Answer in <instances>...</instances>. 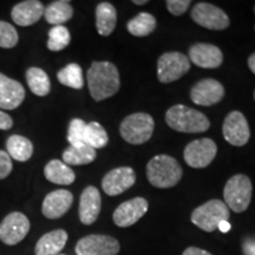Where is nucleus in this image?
Wrapping results in <instances>:
<instances>
[{
	"mask_svg": "<svg viewBox=\"0 0 255 255\" xmlns=\"http://www.w3.org/2000/svg\"><path fill=\"white\" fill-rule=\"evenodd\" d=\"M87 77L91 97L97 102L113 97L120 90V72L110 62H94Z\"/></svg>",
	"mask_w": 255,
	"mask_h": 255,
	"instance_id": "1",
	"label": "nucleus"
},
{
	"mask_svg": "<svg viewBox=\"0 0 255 255\" xmlns=\"http://www.w3.org/2000/svg\"><path fill=\"white\" fill-rule=\"evenodd\" d=\"M182 168L174 157L169 155H156L146 165V177L156 188L175 187L182 178Z\"/></svg>",
	"mask_w": 255,
	"mask_h": 255,
	"instance_id": "2",
	"label": "nucleus"
},
{
	"mask_svg": "<svg viewBox=\"0 0 255 255\" xmlns=\"http://www.w3.org/2000/svg\"><path fill=\"white\" fill-rule=\"evenodd\" d=\"M165 122L171 129L188 133L205 132L210 127L206 115L182 104L174 105L168 109L165 113Z\"/></svg>",
	"mask_w": 255,
	"mask_h": 255,
	"instance_id": "3",
	"label": "nucleus"
},
{
	"mask_svg": "<svg viewBox=\"0 0 255 255\" xmlns=\"http://www.w3.org/2000/svg\"><path fill=\"white\" fill-rule=\"evenodd\" d=\"M155 128L154 119L149 114L136 113L129 115L120 127L121 136L130 144H143L152 136Z\"/></svg>",
	"mask_w": 255,
	"mask_h": 255,
	"instance_id": "4",
	"label": "nucleus"
},
{
	"mask_svg": "<svg viewBox=\"0 0 255 255\" xmlns=\"http://www.w3.org/2000/svg\"><path fill=\"white\" fill-rule=\"evenodd\" d=\"M252 193L253 186L251 178L244 174L234 175L227 181L223 189L226 206L235 213L245 212L251 205Z\"/></svg>",
	"mask_w": 255,
	"mask_h": 255,
	"instance_id": "5",
	"label": "nucleus"
},
{
	"mask_svg": "<svg viewBox=\"0 0 255 255\" xmlns=\"http://www.w3.org/2000/svg\"><path fill=\"white\" fill-rule=\"evenodd\" d=\"M229 208L221 200H210L191 213L190 220L196 227L207 233L215 232L222 221L229 220Z\"/></svg>",
	"mask_w": 255,
	"mask_h": 255,
	"instance_id": "6",
	"label": "nucleus"
},
{
	"mask_svg": "<svg viewBox=\"0 0 255 255\" xmlns=\"http://www.w3.org/2000/svg\"><path fill=\"white\" fill-rule=\"evenodd\" d=\"M190 62L181 52H165L157 60V78L161 83H171L189 71Z\"/></svg>",
	"mask_w": 255,
	"mask_h": 255,
	"instance_id": "7",
	"label": "nucleus"
},
{
	"mask_svg": "<svg viewBox=\"0 0 255 255\" xmlns=\"http://www.w3.org/2000/svg\"><path fill=\"white\" fill-rule=\"evenodd\" d=\"M191 19L208 30L221 31L229 26V17L223 9L209 2H197L191 9Z\"/></svg>",
	"mask_w": 255,
	"mask_h": 255,
	"instance_id": "8",
	"label": "nucleus"
},
{
	"mask_svg": "<svg viewBox=\"0 0 255 255\" xmlns=\"http://www.w3.org/2000/svg\"><path fill=\"white\" fill-rule=\"evenodd\" d=\"M218 152V145L210 138H201L190 142L186 146L183 157L191 168H206L213 162Z\"/></svg>",
	"mask_w": 255,
	"mask_h": 255,
	"instance_id": "9",
	"label": "nucleus"
},
{
	"mask_svg": "<svg viewBox=\"0 0 255 255\" xmlns=\"http://www.w3.org/2000/svg\"><path fill=\"white\" fill-rule=\"evenodd\" d=\"M120 250V242L116 239L103 234L88 235L76 245L77 255H117Z\"/></svg>",
	"mask_w": 255,
	"mask_h": 255,
	"instance_id": "10",
	"label": "nucleus"
},
{
	"mask_svg": "<svg viewBox=\"0 0 255 255\" xmlns=\"http://www.w3.org/2000/svg\"><path fill=\"white\" fill-rule=\"evenodd\" d=\"M30 227V221L23 213H9L0 223V240L7 246H14L24 240Z\"/></svg>",
	"mask_w": 255,
	"mask_h": 255,
	"instance_id": "11",
	"label": "nucleus"
},
{
	"mask_svg": "<svg viewBox=\"0 0 255 255\" xmlns=\"http://www.w3.org/2000/svg\"><path fill=\"white\" fill-rule=\"evenodd\" d=\"M223 137L229 144L244 146L251 138V130L247 119L240 111H232L227 115L222 126Z\"/></svg>",
	"mask_w": 255,
	"mask_h": 255,
	"instance_id": "12",
	"label": "nucleus"
},
{
	"mask_svg": "<svg viewBox=\"0 0 255 255\" xmlns=\"http://www.w3.org/2000/svg\"><path fill=\"white\" fill-rule=\"evenodd\" d=\"M149 205L144 197H135L121 203L113 214L115 225L121 228H127L135 225L148 212Z\"/></svg>",
	"mask_w": 255,
	"mask_h": 255,
	"instance_id": "13",
	"label": "nucleus"
},
{
	"mask_svg": "<svg viewBox=\"0 0 255 255\" xmlns=\"http://www.w3.org/2000/svg\"><path fill=\"white\" fill-rule=\"evenodd\" d=\"M225 97V88L219 81L213 78L197 82L190 90V98L201 107H210L218 104Z\"/></svg>",
	"mask_w": 255,
	"mask_h": 255,
	"instance_id": "14",
	"label": "nucleus"
},
{
	"mask_svg": "<svg viewBox=\"0 0 255 255\" xmlns=\"http://www.w3.org/2000/svg\"><path fill=\"white\" fill-rule=\"evenodd\" d=\"M136 182V174L132 168L120 167L110 170L102 180V188L109 196H117L131 188Z\"/></svg>",
	"mask_w": 255,
	"mask_h": 255,
	"instance_id": "15",
	"label": "nucleus"
},
{
	"mask_svg": "<svg viewBox=\"0 0 255 255\" xmlns=\"http://www.w3.org/2000/svg\"><path fill=\"white\" fill-rule=\"evenodd\" d=\"M72 203L73 195L71 191L65 189L53 190L44 199L41 213L50 220L59 219L71 208Z\"/></svg>",
	"mask_w": 255,
	"mask_h": 255,
	"instance_id": "16",
	"label": "nucleus"
},
{
	"mask_svg": "<svg viewBox=\"0 0 255 255\" xmlns=\"http://www.w3.org/2000/svg\"><path fill=\"white\" fill-rule=\"evenodd\" d=\"M102 208V197L98 189L89 186L83 190L79 200V220L83 225L90 226L98 219Z\"/></svg>",
	"mask_w": 255,
	"mask_h": 255,
	"instance_id": "17",
	"label": "nucleus"
},
{
	"mask_svg": "<svg viewBox=\"0 0 255 255\" xmlns=\"http://www.w3.org/2000/svg\"><path fill=\"white\" fill-rule=\"evenodd\" d=\"M25 100V89L18 81L0 72V109L14 110Z\"/></svg>",
	"mask_w": 255,
	"mask_h": 255,
	"instance_id": "18",
	"label": "nucleus"
},
{
	"mask_svg": "<svg viewBox=\"0 0 255 255\" xmlns=\"http://www.w3.org/2000/svg\"><path fill=\"white\" fill-rule=\"evenodd\" d=\"M189 59L203 69H216L223 62L222 51L212 44L197 43L189 49Z\"/></svg>",
	"mask_w": 255,
	"mask_h": 255,
	"instance_id": "19",
	"label": "nucleus"
},
{
	"mask_svg": "<svg viewBox=\"0 0 255 255\" xmlns=\"http://www.w3.org/2000/svg\"><path fill=\"white\" fill-rule=\"evenodd\" d=\"M43 2L38 0H26L14 5L11 11L12 20L19 26H31L44 15Z\"/></svg>",
	"mask_w": 255,
	"mask_h": 255,
	"instance_id": "20",
	"label": "nucleus"
},
{
	"mask_svg": "<svg viewBox=\"0 0 255 255\" xmlns=\"http://www.w3.org/2000/svg\"><path fill=\"white\" fill-rule=\"evenodd\" d=\"M68 241V233L64 229H56L44 234L34 247L36 255H58L65 247Z\"/></svg>",
	"mask_w": 255,
	"mask_h": 255,
	"instance_id": "21",
	"label": "nucleus"
},
{
	"mask_svg": "<svg viewBox=\"0 0 255 255\" xmlns=\"http://www.w3.org/2000/svg\"><path fill=\"white\" fill-rule=\"evenodd\" d=\"M117 23L116 8L110 2H101L96 7V28L101 36L108 37L113 33Z\"/></svg>",
	"mask_w": 255,
	"mask_h": 255,
	"instance_id": "22",
	"label": "nucleus"
},
{
	"mask_svg": "<svg viewBox=\"0 0 255 255\" xmlns=\"http://www.w3.org/2000/svg\"><path fill=\"white\" fill-rule=\"evenodd\" d=\"M44 175L46 180L60 186H69L76 180L75 171L59 159H52L44 168Z\"/></svg>",
	"mask_w": 255,
	"mask_h": 255,
	"instance_id": "23",
	"label": "nucleus"
},
{
	"mask_svg": "<svg viewBox=\"0 0 255 255\" xmlns=\"http://www.w3.org/2000/svg\"><path fill=\"white\" fill-rule=\"evenodd\" d=\"M6 149L9 157L18 162H26L33 154V144L30 139L20 135H12L6 142Z\"/></svg>",
	"mask_w": 255,
	"mask_h": 255,
	"instance_id": "24",
	"label": "nucleus"
},
{
	"mask_svg": "<svg viewBox=\"0 0 255 255\" xmlns=\"http://www.w3.org/2000/svg\"><path fill=\"white\" fill-rule=\"evenodd\" d=\"M96 159V150L87 144L70 145L63 152V162L68 165H84Z\"/></svg>",
	"mask_w": 255,
	"mask_h": 255,
	"instance_id": "25",
	"label": "nucleus"
},
{
	"mask_svg": "<svg viewBox=\"0 0 255 255\" xmlns=\"http://www.w3.org/2000/svg\"><path fill=\"white\" fill-rule=\"evenodd\" d=\"M73 15V8L69 1H53L44 9V18L49 24L59 26L69 21Z\"/></svg>",
	"mask_w": 255,
	"mask_h": 255,
	"instance_id": "26",
	"label": "nucleus"
},
{
	"mask_svg": "<svg viewBox=\"0 0 255 255\" xmlns=\"http://www.w3.org/2000/svg\"><path fill=\"white\" fill-rule=\"evenodd\" d=\"M26 81L30 90L34 95L44 97L49 95L51 82L47 73L39 68H30L26 71Z\"/></svg>",
	"mask_w": 255,
	"mask_h": 255,
	"instance_id": "27",
	"label": "nucleus"
},
{
	"mask_svg": "<svg viewBox=\"0 0 255 255\" xmlns=\"http://www.w3.org/2000/svg\"><path fill=\"white\" fill-rule=\"evenodd\" d=\"M127 28L132 36L146 37L156 28V19L152 14L142 12L127 24Z\"/></svg>",
	"mask_w": 255,
	"mask_h": 255,
	"instance_id": "28",
	"label": "nucleus"
},
{
	"mask_svg": "<svg viewBox=\"0 0 255 255\" xmlns=\"http://www.w3.org/2000/svg\"><path fill=\"white\" fill-rule=\"evenodd\" d=\"M57 78L60 84L65 85L76 90H81L84 87V78H83V70L78 64L71 63L63 68L57 73Z\"/></svg>",
	"mask_w": 255,
	"mask_h": 255,
	"instance_id": "29",
	"label": "nucleus"
},
{
	"mask_svg": "<svg viewBox=\"0 0 255 255\" xmlns=\"http://www.w3.org/2000/svg\"><path fill=\"white\" fill-rule=\"evenodd\" d=\"M109 142V136L100 123L90 122L85 127L84 143L92 149L104 148Z\"/></svg>",
	"mask_w": 255,
	"mask_h": 255,
	"instance_id": "30",
	"label": "nucleus"
},
{
	"mask_svg": "<svg viewBox=\"0 0 255 255\" xmlns=\"http://www.w3.org/2000/svg\"><path fill=\"white\" fill-rule=\"evenodd\" d=\"M71 36L68 28L63 25L53 26L49 31V40H47V49L53 52H58L69 46Z\"/></svg>",
	"mask_w": 255,
	"mask_h": 255,
	"instance_id": "31",
	"label": "nucleus"
},
{
	"mask_svg": "<svg viewBox=\"0 0 255 255\" xmlns=\"http://www.w3.org/2000/svg\"><path fill=\"white\" fill-rule=\"evenodd\" d=\"M18 40V32L13 25L0 20V47L12 49L17 45Z\"/></svg>",
	"mask_w": 255,
	"mask_h": 255,
	"instance_id": "32",
	"label": "nucleus"
},
{
	"mask_svg": "<svg viewBox=\"0 0 255 255\" xmlns=\"http://www.w3.org/2000/svg\"><path fill=\"white\" fill-rule=\"evenodd\" d=\"M85 127L87 123L83 120L73 119L69 124L68 131V141L70 145H82L84 143V135H85Z\"/></svg>",
	"mask_w": 255,
	"mask_h": 255,
	"instance_id": "33",
	"label": "nucleus"
},
{
	"mask_svg": "<svg viewBox=\"0 0 255 255\" xmlns=\"http://www.w3.org/2000/svg\"><path fill=\"white\" fill-rule=\"evenodd\" d=\"M191 2L189 0H167L165 5H167L168 11L174 15H181L187 11Z\"/></svg>",
	"mask_w": 255,
	"mask_h": 255,
	"instance_id": "34",
	"label": "nucleus"
},
{
	"mask_svg": "<svg viewBox=\"0 0 255 255\" xmlns=\"http://www.w3.org/2000/svg\"><path fill=\"white\" fill-rule=\"evenodd\" d=\"M12 168V158L9 157V155L4 150H0V180H4L11 174Z\"/></svg>",
	"mask_w": 255,
	"mask_h": 255,
	"instance_id": "35",
	"label": "nucleus"
},
{
	"mask_svg": "<svg viewBox=\"0 0 255 255\" xmlns=\"http://www.w3.org/2000/svg\"><path fill=\"white\" fill-rule=\"evenodd\" d=\"M13 127V121L11 116L4 111H0V130H8Z\"/></svg>",
	"mask_w": 255,
	"mask_h": 255,
	"instance_id": "36",
	"label": "nucleus"
},
{
	"mask_svg": "<svg viewBox=\"0 0 255 255\" xmlns=\"http://www.w3.org/2000/svg\"><path fill=\"white\" fill-rule=\"evenodd\" d=\"M245 255H255V239H246L242 245Z\"/></svg>",
	"mask_w": 255,
	"mask_h": 255,
	"instance_id": "37",
	"label": "nucleus"
},
{
	"mask_svg": "<svg viewBox=\"0 0 255 255\" xmlns=\"http://www.w3.org/2000/svg\"><path fill=\"white\" fill-rule=\"evenodd\" d=\"M182 255H212V254L205 250H201V248L188 247L187 250L183 252Z\"/></svg>",
	"mask_w": 255,
	"mask_h": 255,
	"instance_id": "38",
	"label": "nucleus"
},
{
	"mask_svg": "<svg viewBox=\"0 0 255 255\" xmlns=\"http://www.w3.org/2000/svg\"><path fill=\"white\" fill-rule=\"evenodd\" d=\"M231 228H232L231 223H229L228 221H222L219 225V228L218 229H220V231H221L222 233H227V232L231 231Z\"/></svg>",
	"mask_w": 255,
	"mask_h": 255,
	"instance_id": "39",
	"label": "nucleus"
},
{
	"mask_svg": "<svg viewBox=\"0 0 255 255\" xmlns=\"http://www.w3.org/2000/svg\"><path fill=\"white\" fill-rule=\"evenodd\" d=\"M247 63H248V68H250L251 71L255 75V52L252 53V55L250 56Z\"/></svg>",
	"mask_w": 255,
	"mask_h": 255,
	"instance_id": "40",
	"label": "nucleus"
},
{
	"mask_svg": "<svg viewBox=\"0 0 255 255\" xmlns=\"http://www.w3.org/2000/svg\"><path fill=\"white\" fill-rule=\"evenodd\" d=\"M146 0H141V1H138V0H133V4L135 5H145L146 4Z\"/></svg>",
	"mask_w": 255,
	"mask_h": 255,
	"instance_id": "41",
	"label": "nucleus"
},
{
	"mask_svg": "<svg viewBox=\"0 0 255 255\" xmlns=\"http://www.w3.org/2000/svg\"><path fill=\"white\" fill-rule=\"evenodd\" d=\"M254 13H255V6H254ZM254 30H255V26H254Z\"/></svg>",
	"mask_w": 255,
	"mask_h": 255,
	"instance_id": "42",
	"label": "nucleus"
},
{
	"mask_svg": "<svg viewBox=\"0 0 255 255\" xmlns=\"http://www.w3.org/2000/svg\"><path fill=\"white\" fill-rule=\"evenodd\" d=\"M254 101H255V90H254Z\"/></svg>",
	"mask_w": 255,
	"mask_h": 255,
	"instance_id": "43",
	"label": "nucleus"
},
{
	"mask_svg": "<svg viewBox=\"0 0 255 255\" xmlns=\"http://www.w3.org/2000/svg\"><path fill=\"white\" fill-rule=\"evenodd\" d=\"M58 255H65V254H58Z\"/></svg>",
	"mask_w": 255,
	"mask_h": 255,
	"instance_id": "44",
	"label": "nucleus"
}]
</instances>
